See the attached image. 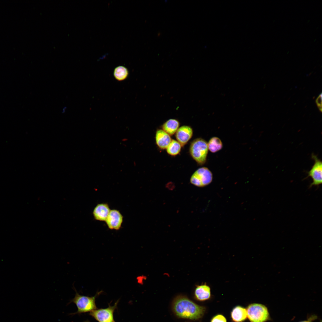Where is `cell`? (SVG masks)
Wrapping results in <instances>:
<instances>
[{
    "mask_svg": "<svg viewBox=\"0 0 322 322\" xmlns=\"http://www.w3.org/2000/svg\"><path fill=\"white\" fill-rule=\"evenodd\" d=\"M322 93H321L315 100L317 107L321 112H322Z\"/></svg>",
    "mask_w": 322,
    "mask_h": 322,
    "instance_id": "cell-19",
    "label": "cell"
},
{
    "mask_svg": "<svg viewBox=\"0 0 322 322\" xmlns=\"http://www.w3.org/2000/svg\"><path fill=\"white\" fill-rule=\"evenodd\" d=\"M155 138L157 145L162 149H166L171 140L170 135L161 129L157 130Z\"/></svg>",
    "mask_w": 322,
    "mask_h": 322,
    "instance_id": "cell-11",
    "label": "cell"
},
{
    "mask_svg": "<svg viewBox=\"0 0 322 322\" xmlns=\"http://www.w3.org/2000/svg\"><path fill=\"white\" fill-rule=\"evenodd\" d=\"M316 317L315 316L311 317L307 321H302L300 322H312V320L314 319Z\"/></svg>",
    "mask_w": 322,
    "mask_h": 322,
    "instance_id": "cell-20",
    "label": "cell"
},
{
    "mask_svg": "<svg viewBox=\"0 0 322 322\" xmlns=\"http://www.w3.org/2000/svg\"><path fill=\"white\" fill-rule=\"evenodd\" d=\"M232 320L234 322H242L247 318L246 309L240 306H237L233 309L231 313Z\"/></svg>",
    "mask_w": 322,
    "mask_h": 322,
    "instance_id": "cell-13",
    "label": "cell"
},
{
    "mask_svg": "<svg viewBox=\"0 0 322 322\" xmlns=\"http://www.w3.org/2000/svg\"><path fill=\"white\" fill-rule=\"evenodd\" d=\"M173 309L178 317L191 320L200 319L204 315L205 308L198 305L185 296L179 295L173 301Z\"/></svg>",
    "mask_w": 322,
    "mask_h": 322,
    "instance_id": "cell-1",
    "label": "cell"
},
{
    "mask_svg": "<svg viewBox=\"0 0 322 322\" xmlns=\"http://www.w3.org/2000/svg\"><path fill=\"white\" fill-rule=\"evenodd\" d=\"M210 322H227L225 317L222 315H218L214 317Z\"/></svg>",
    "mask_w": 322,
    "mask_h": 322,
    "instance_id": "cell-18",
    "label": "cell"
},
{
    "mask_svg": "<svg viewBox=\"0 0 322 322\" xmlns=\"http://www.w3.org/2000/svg\"><path fill=\"white\" fill-rule=\"evenodd\" d=\"M110 209L107 203L98 204L94 208L93 214L95 219L100 221H105L109 213Z\"/></svg>",
    "mask_w": 322,
    "mask_h": 322,
    "instance_id": "cell-10",
    "label": "cell"
},
{
    "mask_svg": "<svg viewBox=\"0 0 322 322\" xmlns=\"http://www.w3.org/2000/svg\"><path fill=\"white\" fill-rule=\"evenodd\" d=\"M193 130L189 126L184 125L179 128L176 132L175 137L182 146L185 145L192 137Z\"/></svg>",
    "mask_w": 322,
    "mask_h": 322,
    "instance_id": "cell-9",
    "label": "cell"
},
{
    "mask_svg": "<svg viewBox=\"0 0 322 322\" xmlns=\"http://www.w3.org/2000/svg\"><path fill=\"white\" fill-rule=\"evenodd\" d=\"M181 145L177 141L174 140H171L167 148V153L171 156H176L180 152L181 149Z\"/></svg>",
    "mask_w": 322,
    "mask_h": 322,
    "instance_id": "cell-17",
    "label": "cell"
},
{
    "mask_svg": "<svg viewBox=\"0 0 322 322\" xmlns=\"http://www.w3.org/2000/svg\"><path fill=\"white\" fill-rule=\"evenodd\" d=\"M194 294L195 298L198 301L208 300L211 296L210 288L205 284L197 285L195 290Z\"/></svg>",
    "mask_w": 322,
    "mask_h": 322,
    "instance_id": "cell-12",
    "label": "cell"
},
{
    "mask_svg": "<svg viewBox=\"0 0 322 322\" xmlns=\"http://www.w3.org/2000/svg\"><path fill=\"white\" fill-rule=\"evenodd\" d=\"M247 317L250 322H265L270 318L267 307L259 304H250L246 309Z\"/></svg>",
    "mask_w": 322,
    "mask_h": 322,
    "instance_id": "cell-4",
    "label": "cell"
},
{
    "mask_svg": "<svg viewBox=\"0 0 322 322\" xmlns=\"http://www.w3.org/2000/svg\"><path fill=\"white\" fill-rule=\"evenodd\" d=\"M84 322H90V321H88V320H87V321H84Z\"/></svg>",
    "mask_w": 322,
    "mask_h": 322,
    "instance_id": "cell-22",
    "label": "cell"
},
{
    "mask_svg": "<svg viewBox=\"0 0 322 322\" xmlns=\"http://www.w3.org/2000/svg\"><path fill=\"white\" fill-rule=\"evenodd\" d=\"M128 139L127 138H123L122 139V141L123 142H125L127 141Z\"/></svg>",
    "mask_w": 322,
    "mask_h": 322,
    "instance_id": "cell-21",
    "label": "cell"
},
{
    "mask_svg": "<svg viewBox=\"0 0 322 322\" xmlns=\"http://www.w3.org/2000/svg\"><path fill=\"white\" fill-rule=\"evenodd\" d=\"M208 150L212 153H215L220 150L223 145L221 140L217 137H212L208 143Z\"/></svg>",
    "mask_w": 322,
    "mask_h": 322,
    "instance_id": "cell-16",
    "label": "cell"
},
{
    "mask_svg": "<svg viewBox=\"0 0 322 322\" xmlns=\"http://www.w3.org/2000/svg\"><path fill=\"white\" fill-rule=\"evenodd\" d=\"M179 123L175 119H171L165 122L162 126V130L170 135L176 133L179 128Z\"/></svg>",
    "mask_w": 322,
    "mask_h": 322,
    "instance_id": "cell-14",
    "label": "cell"
},
{
    "mask_svg": "<svg viewBox=\"0 0 322 322\" xmlns=\"http://www.w3.org/2000/svg\"><path fill=\"white\" fill-rule=\"evenodd\" d=\"M312 157L314 161V164L310 170L308 172V176L311 177L312 182L309 185V188L313 186H318L322 184V164L321 161L317 156L312 154Z\"/></svg>",
    "mask_w": 322,
    "mask_h": 322,
    "instance_id": "cell-7",
    "label": "cell"
},
{
    "mask_svg": "<svg viewBox=\"0 0 322 322\" xmlns=\"http://www.w3.org/2000/svg\"><path fill=\"white\" fill-rule=\"evenodd\" d=\"M74 290L75 292V296L70 301L69 303H73L75 304L78 310L76 312L72 313V315L91 312L97 309L95 304V299L102 291L97 292L93 296L89 297L80 295L75 288Z\"/></svg>",
    "mask_w": 322,
    "mask_h": 322,
    "instance_id": "cell-2",
    "label": "cell"
},
{
    "mask_svg": "<svg viewBox=\"0 0 322 322\" xmlns=\"http://www.w3.org/2000/svg\"><path fill=\"white\" fill-rule=\"evenodd\" d=\"M208 150V143L202 138H197L193 140L189 148L191 157L198 164L201 165L206 162Z\"/></svg>",
    "mask_w": 322,
    "mask_h": 322,
    "instance_id": "cell-3",
    "label": "cell"
},
{
    "mask_svg": "<svg viewBox=\"0 0 322 322\" xmlns=\"http://www.w3.org/2000/svg\"><path fill=\"white\" fill-rule=\"evenodd\" d=\"M123 219L119 210L112 209L110 210L105 222L109 229L118 230L121 227Z\"/></svg>",
    "mask_w": 322,
    "mask_h": 322,
    "instance_id": "cell-8",
    "label": "cell"
},
{
    "mask_svg": "<svg viewBox=\"0 0 322 322\" xmlns=\"http://www.w3.org/2000/svg\"><path fill=\"white\" fill-rule=\"evenodd\" d=\"M119 301L117 300L113 306L109 305L106 308L97 309L90 312L89 315L98 322H116L113 314Z\"/></svg>",
    "mask_w": 322,
    "mask_h": 322,
    "instance_id": "cell-6",
    "label": "cell"
},
{
    "mask_svg": "<svg viewBox=\"0 0 322 322\" xmlns=\"http://www.w3.org/2000/svg\"><path fill=\"white\" fill-rule=\"evenodd\" d=\"M113 75L114 78L118 81H122L126 79L129 75V71L125 67L120 66L114 69Z\"/></svg>",
    "mask_w": 322,
    "mask_h": 322,
    "instance_id": "cell-15",
    "label": "cell"
},
{
    "mask_svg": "<svg viewBox=\"0 0 322 322\" xmlns=\"http://www.w3.org/2000/svg\"><path fill=\"white\" fill-rule=\"evenodd\" d=\"M213 174L207 168L203 167L197 169L191 177L190 182L193 185L199 187L206 186L212 182Z\"/></svg>",
    "mask_w": 322,
    "mask_h": 322,
    "instance_id": "cell-5",
    "label": "cell"
}]
</instances>
